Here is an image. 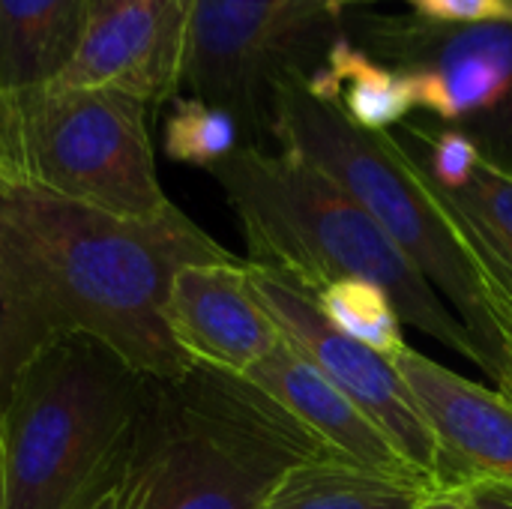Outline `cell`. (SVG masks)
<instances>
[{
    "label": "cell",
    "instance_id": "1",
    "mask_svg": "<svg viewBox=\"0 0 512 509\" xmlns=\"http://www.w3.org/2000/svg\"><path fill=\"white\" fill-rule=\"evenodd\" d=\"M0 255L57 336L90 339L159 384L195 372L165 324L174 276L192 264L240 261L177 204L156 219H123L6 177Z\"/></svg>",
    "mask_w": 512,
    "mask_h": 509
},
{
    "label": "cell",
    "instance_id": "2",
    "mask_svg": "<svg viewBox=\"0 0 512 509\" xmlns=\"http://www.w3.org/2000/svg\"><path fill=\"white\" fill-rule=\"evenodd\" d=\"M273 144L336 180L429 279L477 342L501 393L512 381V276L423 162L390 132L360 129L306 78L276 87Z\"/></svg>",
    "mask_w": 512,
    "mask_h": 509
},
{
    "label": "cell",
    "instance_id": "3",
    "mask_svg": "<svg viewBox=\"0 0 512 509\" xmlns=\"http://www.w3.org/2000/svg\"><path fill=\"white\" fill-rule=\"evenodd\" d=\"M240 219L249 261L312 297L345 279L378 285L402 321L486 372L468 327L387 237V231L324 171L279 147L240 144L210 168Z\"/></svg>",
    "mask_w": 512,
    "mask_h": 509
},
{
    "label": "cell",
    "instance_id": "4",
    "mask_svg": "<svg viewBox=\"0 0 512 509\" xmlns=\"http://www.w3.org/2000/svg\"><path fill=\"white\" fill-rule=\"evenodd\" d=\"M156 384L90 339H54L0 414V509L90 507L132 465Z\"/></svg>",
    "mask_w": 512,
    "mask_h": 509
},
{
    "label": "cell",
    "instance_id": "5",
    "mask_svg": "<svg viewBox=\"0 0 512 509\" xmlns=\"http://www.w3.org/2000/svg\"><path fill=\"white\" fill-rule=\"evenodd\" d=\"M318 456L252 384L195 369L153 387L129 509H264L294 465Z\"/></svg>",
    "mask_w": 512,
    "mask_h": 509
},
{
    "label": "cell",
    "instance_id": "6",
    "mask_svg": "<svg viewBox=\"0 0 512 509\" xmlns=\"http://www.w3.org/2000/svg\"><path fill=\"white\" fill-rule=\"evenodd\" d=\"M150 108L120 90L42 84L0 93V177L123 219H156L165 195Z\"/></svg>",
    "mask_w": 512,
    "mask_h": 509
},
{
    "label": "cell",
    "instance_id": "7",
    "mask_svg": "<svg viewBox=\"0 0 512 509\" xmlns=\"http://www.w3.org/2000/svg\"><path fill=\"white\" fill-rule=\"evenodd\" d=\"M342 39L315 0H195L183 90L228 111L243 144H273L276 87L312 78Z\"/></svg>",
    "mask_w": 512,
    "mask_h": 509
},
{
    "label": "cell",
    "instance_id": "8",
    "mask_svg": "<svg viewBox=\"0 0 512 509\" xmlns=\"http://www.w3.org/2000/svg\"><path fill=\"white\" fill-rule=\"evenodd\" d=\"M363 51L408 78L417 108L465 126L486 159L512 171V21L375 18Z\"/></svg>",
    "mask_w": 512,
    "mask_h": 509
},
{
    "label": "cell",
    "instance_id": "9",
    "mask_svg": "<svg viewBox=\"0 0 512 509\" xmlns=\"http://www.w3.org/2000/svg\"><path fill=\"white\" fill-rule=\"evenodd\" d=\"M249 288L279 333L306 354L435 486L447 489L444 459L423 411L390 357L342 336L318 309L315 297L285 276L249 261Z\"/></svg>",
    "mask_w": 512,
    "mask_h": 509
},
{
    "label": "cell",
    "instance_id": "10",
    "mask_svg": "<svg viewBox=\"0 0 512 509\" xmlns=\"http://www.w3.org/2000/svg\"><path fill=\"white\" fill-rule=\"evenodd\" d=\"M192 12L195 0H90L78 51L57 84L120 90L147 108L177 99Z\"/></svg>",
    "mask_w": 512,
    "mask_h": 509
},
{
    "label": "cell",
    "instance_id": "11",
    "mask_svg": "<svg viewBox=\"0 0 512 509\" xmlns=\"http://www.w3.org/2000/svg\"><path fill=\"white\" fill-rule=\"evenodd\" d=\"M165 324L195 369L243 378L282 333L249 288V258L183 267L168 291Z\"/></svg>",
    "mask_w": 512,
    "mask_h": 509
},
{
    "label": "cell",
    "instance_id": "12",
    "mask_svg": "<svg viewBox=\"0 0 512 509\" xmlns=\"http://www.w3.org/2000/svg\"><path fill=\"white\" fill-rule=\"evenodd\" d=\"M393 366L435 432L447 489L480 480L512 489L510 396L468 381L414 348L396 354Z\"/></svg>",
    "mask_w": 512,
    "mask_h": 509
},
{
    "label": "cell",
    "instance_id": "13",
    "mask_svg": "<svg viewBox=\"0 0 512 509\" xmlns=\"http://www.w3.org/2000/svg\"><path fill=\"white\" fill-rule=\"evenodd\" d=\"M243 381L267 396L330 459L435 489L390 444V438L285 336L261 363L243 375Z\"/></svg>",
    "mask_w": 512,
    "mask_h": 509
},
{
    "label": "cell",
    "instance_id": "14",
    "mask_svg": "<svg viewBox=\"0 0 512 509\" xmlns=\"http://www.w3.org/2000/svg\"><path fill=\"white\" fill-rule=\"evenodd\" d=\"M90 0H0V93L57 81L72 63Z\"/></svg>",
    "mask_w": 512,
    "mask_h": 509
},
{
    "label": "cell",
    "instance_id": "15",
    "mask_svg": "<svg viewBox=\"0 0 512 509\" xmlns=\"http://www.w3.org/2000/svg\"><path fill=\"white\" fill-rule=\"evenodd\" d=\"M426 492L423 483L318 456L294 465L264 509H417Z\"/></svg>",
    "mask_w": 512,
    "mask_h": 509
},
{
    "label": "cell",
    "instance_id": "16",
    "mask_svg": "<svg viewBox=\"0 0 512 509\" xmlns=\"http://www.w3.org/2000/svg\"><path fill=\"white\" fill-rule=\"evenodd\" d=\"M306 84L369 132H387L405 120L411 108H417L408 78L345 36L333 45L327 63Z\"/></svg>",
    "mask_w": 512,
    "mask_h": 509
},
{
    "label": "cell",
    "instance_id": "17",
    "mask_svg": "<svg viewBox=\"0 0 512 509\" xmlns=\"http://www.w3.org/2000/svg\"><path fill=\"white\" fill-rule=\"evenodd\" d=\"M321 315L348 339L378 351L381 357H396L408 348L402 336V315L396 303L372 282L345 279L330 285L315 297Z\"/></svg>",
    "mask_w": 512,
    "mask_h": 509
},
{
    "label": "cell",
    "instance_id": "18",
    "mask_svg": "<svg viewBox=\"0 0 512 509\" xmlns=\"http://www.w3.org/2000/svg\"><path fill=\"white\" fill-rule=\"evenodd\" d=\"M60 339L0 255V414L30 363Z\"/></svg>",
    "mask_w": 512,
    "mask_h": 509
},
{
    "label": "cell",
    "instance_id": "19",
    "mask_svg": "<svg viewBox=\"0 0 512 509\" xmlns=\"http://www.w3.org/2000/svg\"><path fill=\"white\" fill-rule=\"evenodd\" d=\"M240 144H243L240 126L228 111L183 93L171 99V111L165 120L168 159L210 171L216 162L231 156Z\"/></svg>",
    "mask_w": 512,
    "mask_h": 509
},
{
    "label": "cell",
    "instance_id": "20",
    "mask_svg": "<svg viewBox=\"0 0 512 509\" xmlns=\"http://www.w3.org/2000/svg\"><path fill=\"white\" fill-rule=\"evenodd\" d=\"M447 192V189H444ZM512 276V171L486 159L468 186L447 192Z\"/></svg>",
    "mask_w": 512,
    "mask_h": 509
},
{
    "label": "cell",
    "instance_id": "21",
    "mask_svg": "<svg viewBox=\"0 0 512 509\" xmlns=\"http://www.w3.org/2000/svg\"><path fill=\"white\" fill-rule=\"evenodd\" d=\"M411 135H420L429 144V162H423V168L447 192L468 186L483 162L480 144L462 129H441V132L411 129Z\"/></svg>",
    "mask_w": 512,
    "mask_h": 509
},
{
    "label": "cell",
    "instance_id": "22",
    "mask_svg": "<svg viewBox=\"0 0 512 509\" xmlns=\"http://www.w3.org/2000/svg\"><path fill=\"white\" fill-rule=\"evenodd\" d=\"M417 15L444 24L512 21V0H408Z\"/></svg>",
    "mask_w": 512,
    "mask_h": 509
},
{
    "label": "cell",
    "instance_id": "23",
    "mask_svg": "<svg viewBox=\"0 0 512 509\" xmlns=\"http://www.w3.org/2000/svg\"><path fill=\"white\" fill-rule=\"evenodd\" d=\"M147 420V417H144ZM138 450H141V444H138ZM135 474H138V453H135V459H132V465L90 504L87 509H129L132 507V492H135Z\"/></svg>",
    "mask_w": 512,
    "mask_h": 509
},
{
    "label": "cell",
    "instance_id": "24",
    "mask_svg": "<svg viewBox=\"0 0 512 509\" xmlns=\"http://www.w3.org/2000/svg\"><path fill=\"white\" fill-rule=\"evenodd\" d=\"M462 495L468 498L471 509H512V489L510 486H498V483H468L459 486Z\"/></svg>",
    "mask_w": 512,
    "mask_h": 509
},
{
    "label": "cell",
    "instance_id": "25",
    "mask_svg": "<svg viewBox=\"0 0 512 509\" xmlns=\"http://www.w3.org/2000/svg\"><path fill=\"white\" fill-rule=\"evenodd\" d=\"M417 509H471L462 489H429Z\"/></svg>",
    "mask_w": 512,
    "mask_h": 509
},
{
    "label": "cell",
    "instance_id": "26",
    "mask_svg": "<svg viewBox=\"0 0 512 509\" xmlns=\"http://www.w3.org/2000/svg\"><path fill=\"white\" fill-rule=\"evenodd\" d=\"M318 6H324V9H330L333 15H342L348 6H357V3H369V0H315Z\"/></svg>",
    "mask_w": 512,
    "mask_h": 509
},
{
    "label": "cell",
    "instance_id": "27",
    "mask_svg": "<svg viewBox=\"0 0 512 509\" xmlns=\"http://www.w3.org/2000/svg\"><path fill=\"white\" fill-rule=\"evenodd\" d=\"M507 396H510V399H512V381H510V387H507Z\"/></svg>",
    "mask_w": 512,
    "mask_h": 509
}]
</instances>
